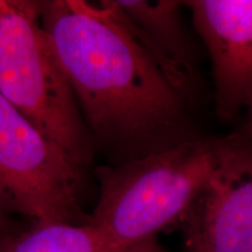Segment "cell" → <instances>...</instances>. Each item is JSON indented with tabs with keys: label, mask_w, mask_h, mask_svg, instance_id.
<instances>
[{
	"label": "cell",
	"mask_w": 252,
	"mask_h": 252,
	"mask_svg": "<svg viewBox=\"0 0 252 252\" xmlns=\"http://www.w3.org/2000/svg\"><path fill=\"white\" fill-rule=\"evenodd\" d=\"M40 19L94 146L115 165L200 137L188 102L113 0L42 1Z\"/></svg>",
	"instance_id": "1"
},
{
	"label": "cell",
	"mask_w": 252,
	"mask_h": 252,
	"mask_svg": "<svg viewBox=\"0 0 252 252\" xmlns=\"http://www.w3.org/2000/svg\"><path fill=\"white\" fill-rule=\"evenodd\" d=\"M252 146L245 130L200 137L150 156L94 169L98 202L89 224L130 248L186 217L220 169Z\"/></svg>",
	"instance_id": "2"
},
{
	"label": "cell",
	"mask_w": 252,
	"mask_h": 252,
	"mask_svg": "<svg viewBox=\"0 0 252 252\" xmlns=\"http://www.w3.org/2000/svg\"><path fill=\"white\" fill-rule=\"evenodd\" d=\"M41 4L8 0L0 14V94L84 171L94 143L41 24Z\"/></svg>",
	"instance_id": "3"
},
{
	"label": "cell",
	"mask_w": 252,
	"mask_h": 252,
	"mask_svg": "<svg viewBox=\"0 0 252 252\" xmlns=\"http://www.w3.org/2000/svg\"><path fill=\"white\" fill-rule=\"evenodd\" d=\"M84 171L0 94V210L36 223L87 224Z\"/></svg>",
	"instance_id": "4"
},
{
	"label": "cell",
	"mask_w": 252,
	"mask_h": 252,
	"mask_svg": "<svg viewBox=\"0 0 252 252\" xmlns=\"http://www.w3.org/2000/svg\"><path fill=\"white\" fill-rule=\"evenodd\" d=\"M184 5L212 59L217 113L235 118L252 91V0H190Z\"/></svg>",
	"instance_id": "5"
},
{
	"label": "cell",
	"mask_w": 252,
	"mask_h": 252,
	"mask_svg": "<svg viewBox=\"0 0 252 252\" xmlns=\"http://www.w3.org/2000/svg\"><path fill=\"white\" fill-rule=\"evenodd\" d=\"M187 216L190 243L252 252V146L214 176Z\"/></svg>",
	"instance_id": "6"
},
{
	"label": "cell",
	"mask_w": 252,
	"mask_h": 252,
	"mask_svg": "<svg viewBox=\"0 0 252 252\" xmlns=\"http://www.w3.org/2000/svg\"><path fill=\"white\" fill-rule=\"evenodd\" d=\"M171 84L187 102L196 97L194 43L176 0H113Z\"/></svg>",
	"instance_id": "7"
},
{
	"label": "cell",
	"mask_w": 252,
	"mask_h": 252,
	"mask_svg": "<svg viewBox=\"0 0 252 252\" xmlns=\"http://www.w3.org/2000/svg\"><path fill=\"white\" fill-rule=\"evenodd\" d=\"M0 252H167L156 238L130 248H118L89 224L36 223L30 231L6 239Z\"/></svg>",
	"instance_id": "8"
},
{
	"label": "cell",
	"mask_w": 252,
	"mask_h": 252,
	"mask_svg": "<svg viewBox=\"0 0 252 252\" xmlns=\"http://www.w3.org/2000/svg\"><path fill=\"white\" fill-rule=\"evenodd\" d=\"M7 231H8L7 215L0 210V247H1V244L4 243L6 239H8Z\"/></svg>",
	"instance_id": "9"
},
{
	"label": "cell",
	"mask_w": 252,
	"mask_h": 252,
	"mask_svg": "<svg viewBox=\"0 0 252 252\" xmlns=\"http://www.w3.org/2000/svg\"><path fill=\"white\" fill-rule=\"evenodd\" d=\"M245 108L248 109V122H247V125H245L244 130L249 134V137L252 139V91L250 96H249L247 106H245Z\"/></svg>",
	"instance_id": "10"
},
{
	"label": "cell",
	"mask_w": 252,
	"mask_h": 252,
	"mask_svg": "<svg viewBox=\"0 0 252 252\" xmlns=\"http://www.w3.org/2000/svg\"><path fill=\"white\" fill-rule=\"evenodd\" d=\"M190 244H191V250H193V252H207L206 249L201 247L200 244H196V243H190Z\"/></svg>",
	"instance_id": "11"
},
{
	"label": "cell",
	"mask_w": 252,
	"mask_h": 252,
	"mask_svg": "<svg viewBox=\"0 0 252 252\" xmlns=\"http://www.w3.org/2000/svg\"><path fill=\"white\" fill-rule=\"evenodd\" d=\"M7 4H8V0H0V14L4 12V9L7 7Z\"/></svg>",
	"instance_id": "12"
}]
</instances>
